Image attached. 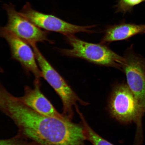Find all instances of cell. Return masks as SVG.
I'll return each mask as SVG.
<instances>
[{
  "instance_id": "cell-1",
  "label": "cell",
  "mask_w": 145,
  "mask_h": 145,
  "mask_svg": "<svg viewBox=\"0 0 145 145\" xmlns=\"http://www.w3.org/2000/svg\"><path fill=\"white\" fill-rule=\"evenodd\" d=\"M0 109L17 126L18 133L39 145H86L81 122L41 115L12 95L2 83Z\"/></svg>"
},
{
  "instance_id": "cell-2",
  "label": "cell",
  "mask_w": 145,
  "mask_h": 145,
  "mask_svg": "<svg viewBox=\"0 0 145 145\" xmlns=\"http://www.w3.org/2000/svg\"><path fill=\"white\" fill-rule=\"evenodd\" d=\"M108 107L110 115L120 122L136 123L135 145H140L142 141V120L145 110L127 84L119 83L114 87L108 99Z\"/></svg>"
},
{
  "instance_id": "cell-3",
  "label": "cell",
  "mask_w": 145,
  "mask_h": 145,
  "mask_svg": "<svg viewBox=\"0 0 145 145\" xmlns=\"http://www.w3.org/2000/svg\"><path fill=\"white\" fill-rule=\"evenodd\" d=\"M67 43L72 48L59 49L62 55L77 58L94 64L122 70L124 58L102 43H94L80 39L74 35L66 36Z\"/></svg>"
},
{
  "instance_id": "cell-4",
  "label": "cell",
  "mask_w": 145,
  "mask_h": 145,
  "mask_svg": "<svg viewBox=\"0 0 145 145\" xmlns=\"http://www.w3.org/2000/svg\"><path fill=\"white\" fill-rule=\"evenodd\" d=\"M31 47L35 53L42 78L52 87L61 100L63 104V115L67 119L72 121L74 114V108L78 107L77 103L85 106L89 103L80 98L65 79L45 58L37 44L32 45Z\"/></svg>"
},
{
  "instance_id": "cell-5",
  "label": "cell",
  "mask_w": 145,
  "mask_h": 145,
  "mask_svg": "<svg viewBox=\"0 0 145 145\" xmlns=\"http://www.w3.org/2000/svg\"><path fill=\"white\" fill-rule=\"evenodd\" d=\"M25 18L37 27L48 31L59 33L65 36L79 33H93L92 29L96 25L80 26L72 24L52 14L42 13L34 10L30 3H27L20 12Z\"/></svg>"
},
{
  "instance_id": "cell-6",
  "label": "cell",
  "mask_w": 145,
  "mask_h": 145,
  "mask_svg": "<svg viewBox=\"0 0 145 145\" xmlns=\"http://www.w3.org/2000/svg\"><path fill=\"white\" fill-rule=\"evenodd\" d=\"M3 8L8 17V23L5 27L31 46L45 41L54 43L48 39V32L42 30L18 12L12 3L5 4Z\"/></svg>"
},
{
  "instance_id": "cell-7",
  "label": "cell",
  "mask_w": 145,
  "mask_h": 145,
  "mask_svg": "<svg viewBox=\"0 0 145 145\" xmlns=\"http://www.w3.org/2000/svg\"><path fill=\"white\" fill-rule=\"evenodd\" d=\"M0 35L8 43L12 59L19 62L27 74H32L35 79L40 80L42 73L31 46L5 27H1Z\"/></svg>"
},
{
  "instance_id": "cell-8",
  "label": "cell",
  "mask_w": 145,
  "mask_h": 145,
  "mask_svg": "<svg viewBox=\"0 0 145 145\" xmlns=\"http://www.w3.org/2000/svg\"><path fill=\"white\" fill-rule=\"evenodd\" d=\"M124 57L122 70L125 74L127 85L145 110V59L136 54L132 48L127 50Z\"/></svg>"
},
{
  "instance_id": "cell-9",
  "label": "cell",
  "mask_w": 145,
  "mask_h": 145,
  "mask_svg": "<svg viewBox=\"0 0 145 145\" xmlns=\"http://www.w3.org/2000/svg\"><path fill=\"white\" fill-rule=\"evenodd\" d=\"M41 85L40 80L34 79L33 88L25 86L24 94L22 97H18V99L26 106L41 115L61 120L68 119L62 114L57 111L42 93Z\"/></svg>"
},
{
  "instance_id": "cell-10",
  "label": "cell",
  "mask_w": 145,
  "mask_h": 145,
  "mask_svg": "<svg viewBox=\"0 0 145 145\" xmlns=\"http://www.w3.org/2000/svg\"><path fill=\"white\" fill-rule=\"evenodd\" d=\"M145 33V24H136L122 21L118 24L106 27L101 43L106 44L114 41L127 40L138 34Z\"/></svg>"
},
{
  "instance_id": "cell-11",
  "label": "cell",
  "mask_w": 145,
  "mask_h": 145,
  "mask_svg": "<svg viewBox=\"0 0 145 145\" xmlns=\"http://www.w3.org/2000/svg\"><path fill=\"white\" fill-rule=\"evenodd\" d=\"M76 111L78 114L81 123L84 127L86 140L89 141L93 145H114L101 137L91 127L79 109Z\"/></svg>"
},
{
  "instance_id": "cell-12",
  "label": "cell",
  "mask_w": 145,
  "mask_h": 145,
  "mask_svg": "<svg viewBox=\"0 0 145 145\" xmlns=\"http://www.w3.org/2000/svg\"><path fill=\"white\" fill-rule=\"evenodd\" d=\"M145 0H119L115 6L116 12L125 14L131 12L134 7Z\"/></svg>"
},
{
  "instance_id": "cell-13",
  "label": "cell",
  "mask_w": 145,
  "mask_h": 145,
  "mask_svg": "<svg viewBox=\"0 0 145 145\" xmlns=\"http://www.w3.org/2000/svg\"><path fill=\"white\" fill-rule=\"evenodd\" d=\"M0 145H39L29 139L18 133L11 138L1 139Z\"/></svg>"
}]
</instances>
